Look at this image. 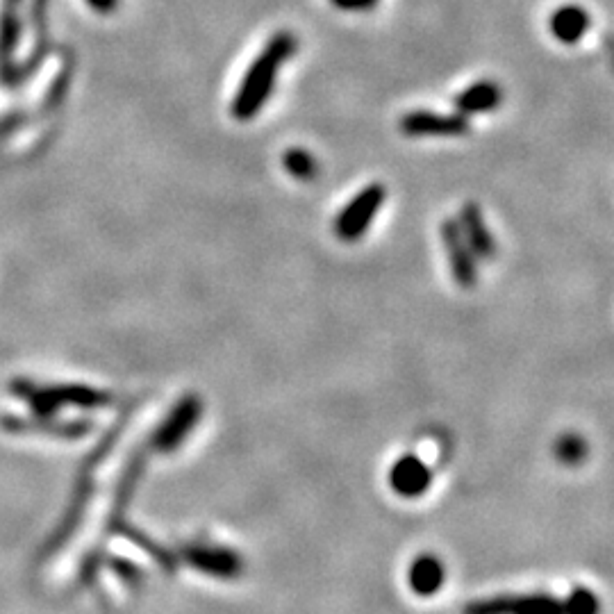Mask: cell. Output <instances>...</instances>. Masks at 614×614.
I'll return each mask as SVG.
<instances>
[{
  "label": "cell",
  "instance_id": "6da1fadb",
  "mask_svg": "<svg viewBox=\"0 0 614 614\" xmlns=\"http://www.w3.org/2000/svg\"><path fill=\"white\" fill-rule=\"evenodd\" d=\"M296 51L298 39L287 30L276 32V35L264 44L262 53L248 66L246 76L242 78V85H239L235 98H232V116H235L237 121H251L253 116L264 110L280 69Z\"/></svg>",
  "mask_w": 614,
  "mask_h": 614
},
{
  "label": "cell",
  "instance_id": "7a4b0ae2",
  "mask_svg": "<svg viewBox=\"0 0 614 614\" xmlns=\"http://www.w3.org/2000/svg\"><path fill=\"white\" fill-rule=\"evenodd\" d=\"M12 394L30 405L32 414L37 417H55L64 408H101L112 403L110 394L98 392V389L80 387V385H39L32 380H14L10 385Z\"/></svg>",
  "mask_w": 614,
  "mask_h": 614
},
{
  "label": "cell",
  "instance_id": "3957f363",
  "mask_svg": "<svg viewBox=\"0 0 614 614\" xmlns=\"http://www.w3.org/2000/svg\"><path fill=\"white\" fill-rule=\"evenodd\" d=\"M385 198L387 192L380 182H373V185L364 187L362 192L355 196L351 203H346L344 210L337 214V219L333 223L335 235L342 239V242H355V239H360L364 232L369 230L373 219L378 217Z\"/></svg>",
  "mask_w": 614,
  "mask_h": 614
},
{
  "label": "cell",
  "instance_id": "277c9868",
  "mask_svg": "<svg viewBox=\"0 0 614 614\" xmlns=\"http://www.w3.org/2000/svg\"><path fill=\"white\" fill-rule=\"evenodd\" d=\"M464 614H569L567 603L553 594H501L469 603Z\"/></svg>",
  "mask_w": 614,
  "mask_h": 614
},
{
  "label": "cell",
  "instance_id": "5b68a950",
  "mask_svg": "<svg viewBox=\"0 0 614 614\" xmlns=\"http://www.w3.org/2000/svg\"><path fill=\"white\" fill-rule=\"evenodd\" d=\"M439 239L444 244L455 285L462 289H474L478 285V257L464 239L458 219H444L439 223Z\"/></svg>",
  "mask_w": 614,
  "mask_h": 614
},
{
  "label": "cell",
  "instance_id": "8992f818",
  "mask_svg": "<svg viewBox=\"0 0 614 614\" xmlns=\"http://www.w3.org/2000/svg\"><path fill=\"white\" fill-rule=\"evenodd\" d=\"M469 116L439 114L433 110H414L398 119V130L405 137H460L469 132Z\"/></svg>",
  "mask_w": 614,
  "mask_h": 614
},
{
  "label": "cell",
  "instance_id": "52a82bcc",
  "mask_svg": "<svg viewBox=\"0 0 614 614\" xmlns=\"http://www.w3.org/2000/svg\"><path fill=\"white\" fill-rule=\"evenodd\" d=\"M458 223L464 239H467L478 260H492V257H496L499 244H496V237L489 230L485 214L478 203H464L458 212Z\"/></svg>",
  "mask_w": 614,
  "mask_h": 614
},
{
  "label": "cell",
  "instance_id": "ba28073f",
  "mask_svg": "<svg viewBox=\"0 0 614 614\" xmlns=\"http://www.w3.org/2000/svg\"><path fill=\"white\" fill-rule=\"evenodd\" d=\"M503 103V87L494 80H478L453 98L455 110L462 116H476L499 110Z\"/></svg>",
  "mask_w": 614,
  "mask_h": 614
},
{
  "label": "cell",
  "instance_id": "9c48e42d",
  "mask_svg": "<svg viewBox=\"0 0 614 614\" xmlns=\"http://www.w3.org/2000/svg\"><path fill=\"white\" fill-rule=\"evenodd\" d=\"M589 28H592V16L580 5H560L549 16V30L551 35L560 41V44L574 46L583 39Z\"/></svg>",
  "mask_w": 614,
  "mask_h": 614
},
{
  "label": "cell",
  "instance_id": "30bf717a",
  "mask_svg": "<svg viewBox=\"0 0 614 614\" xmlns=\"http://www.w3.org/2000/svg\"><path fill=\"white\" fill-rule=\"evenodd\" d=\"M430 480H433V474H430L428 464L417 458V455H405V458L396 462L392 474H389V483H392L394 492L408 496V499L426 492Z\"/></svg>",
  "mask_w": 614,
  "mask_h": 614
},
{
  "label": "cell",
  "instance_id": "8fae6325",
  "mask_svg": "<svg viewBox=\"0 0 614 614\" xmlns=\"http://www.w3.org/2000/svg\"><path fill=\"white\" fill-rule=\"evenodd\" d=\"M3 428L7 433H39V435H53V437H80L89 430L87 421H71V423H60L53 417H5Z\"/></svg>",
  "mask_w": 614,
  "mask_h": 614
},
{
  "label": "cell",
  "instance_id": "7c38bea8",
  "mask_svg": "<svg viewBox=\"0 0 614 614\" xmlns=\"http://www.w3.org/2000/svg\"><path fill=\"white\" fill-rule=\"evenodd\" d=\"M196 419H198V403L194 398H189V401L180 405L178 412L171 417V421L164 423L160 433L153 437V444L157 448H162V451H169V448L176 446L180 439L192 430Z\"/></svg>",
  "mask_w": 614,
  "mask_h": 614
},
{
  "label": "cell",
  "instance_id": "4fadbf2b",
  "mask_svg": "<svg viewBox=\"0 0 614 614\" xmlns=\"http://www.w3.org/2000/svg\"><path fill=\"white\" fill-rule=\"evenodd\" d=\"M444 564L435 555H421L410 567V587L419 596H433L444 585Z\"/></svg>",
  "mask_w": 614,
  "mask_h": 614
},
{
  "label": "cell",
  "instance_id": "5bb4252c",
  "mask_svg": "<svg viewBox=\"0 0 614 614\" xmlns=\"http://www.w3.org/2000/svg\"><path fill=\"white\" fill-rule=\"evenodd\" d=\"M187 560L194 564L196 569L205 571V574L214 576H235L239 571V560L235 555L223 549H207V546H198V549L187 551Z\"/></svg>",
  "mask_w": 614,
  "mask_h": 614
},
{
  "label": "cell",
  "instance_id": "9a60e30c",
  "mask_svg": "<svg viewBox=\"0 0 614 614\" xmlns=\"http://www.w3.org/2000/svg\"><path fill=\"white\" fill-rule=\"evenodd\" d=\"M282 167L287 169L289 176L301 182H310L319 176V160L305 148H287Z\"/></svg>",
  "mask_w": 614,
  "mask_h": 614
},
{
  "label": "cell",
  "instance_id": "2e32d148",
  "mask_svg": "<svg viewBox=\"0 0 614 614\" xmlns=\"http://www.w3.org/2000/svg\"><path fill=\"white\" fill-rule=\"evenodd\" d=\"M564 603H567L569 614H601L599 596H596L594 589L589 587L571 589Z\"/></svg>",
  "mask_w": 614,
  "mask_h": 614
},
{
  "label": "cell",
  "instance_id": "e0dca14e",
  "mask_svg": "<svg viewBox=\"0 0 614 614\" xmlns=\"http://www.w3.org/2000/svg\"><path fill=\"white\" fill-rule=\"evenodd\" d=\"M555 453H558L560 462L564 464H578L587 455V446L578 435H564L558 442Z\"/></svg>",
  "mask_w": 614,
  "mask_h": 614
},
{
  "label": "cell",
  "instance_id": "ac0fdd59",
  "mask_svg": "<svg viewBox=\"0 0 614 614\" xmlns=\"http://www.w3.org/2000/svg\"><path fill=\"white\" fill-rule=\"evenodd\" d=\"M333 3L344 12H369L378 5V0H333Z\"/></svg>",
  "mask_w": 614,
  "mask_h": 614
},
{
  "label": "cell",
  "instance_id": "d6986e66",
  "mask_svg": "<svg viewBox=\"0 0 614 614\" xmlns=\"http://www.w3.org/2000/svg\"><path fill=\"white\" fill-rule=\"evenodd\" d=\"M87 3L94 7V12L98 14H112L119 7V0H87Z\"/></svg>",
  "mask_w": 614,
  "mask_h": 614
}]
</instances>
